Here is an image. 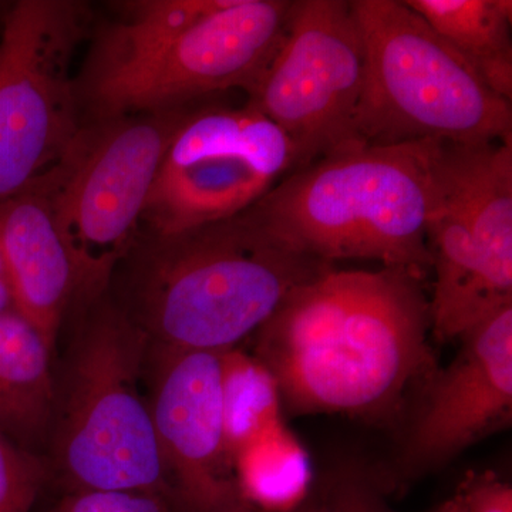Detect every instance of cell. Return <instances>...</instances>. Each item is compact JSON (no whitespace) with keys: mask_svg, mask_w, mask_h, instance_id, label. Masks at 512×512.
<instances>
[{"mask_svg":"<svg viewBox=\"0 0 512 512\" xmlns=\"http://www.w3.org/2000/svg\"><path fill=\"white\" fill-rule=\"evenodd\" d=\"M252 505L248 503H242L237 505V507L231 508V510L225 512H252Z\"/></svg>","mask_w":512,"mask_h":512,"instance_id":"cell-26","label":"cell"},{"mask_svg":"<svg viewBox=\"0 0 512 512\" xmlns=\"http://www.w3.org/2000/svg\"><path fill=\"white\" fill-rule=\"evenodd\" d=\"M366 53L356 131L363 144L512 138L511 101L400 0H352Z\"/></svg>","mask_w":512,"mask_h":512,"instance_id":"cell-5","label":"cell"},{"mask_svg":"<svg viewBox=\"0 0 512 512\" xmlns=\"http://www.w3.org/2000/svg\"><path fill=\"white\" fill-rule=\"evenodd\" d=\"M191 107L83 124L33 183L72 256L77 291L100 295L130 252L165 151Z\"/></svg>","mask_w":512,"mask_h":512,"instance_id":"cell-6","label":"cell"},{"mask_svg":"<svg viewBox=\"0 0 512 512\" xmlns=\"http://www.w3.org/2000/svg\"><path fill=\"white\" fill-rule=\"evenodd\" d=\"M289 0H141L119 5L77 76L94 120L167 113L249 93L274 56Z\"/></svg>","mask_w":512,"mask_h":512,"instance_id":"cell-2","label":"cell"},{"mask_svg":"<svg viewBox=\"0 0 512 512\" xmlns=\"http://www.w3.org/2000/svg\"><path fill=\"white\" fill-rule=\"evenodd\" d=\"M221 399L225 451L235 454L259 434L282 423V400L272 373L256 357L237 349L222 352Z\"/></svg>","mask_w":512,"mask_h":512,"instance_id":"cell-18","label":"cell"},{"mask_svg":"<svg viewBox=\"0 0 512 512\" xmlns=\"http://www.w3.org/2000/svg\"><path fill=\"white\" fill-rule=\"evenodd\" d=\"M315 512H397L383 481L359 466L336 468L312 485Z\"/></svg>","mask_w":512,"mask_h":512,"instance_id":"cell-19","label":"cell"},{"mask_svg":"<svg viewBox=\"0 0 512 512\" xmlns=\"http://www.w3.org/2000/svg\"><path fill=\"white\" fill-rule=\"evenodd\" d=\"M8 313L18 312L15 308V299H13L12 285H10L5 259L0 252V315H8Z\"/></svg>","mask_w":512,"mask_h":512,"instance_id":"cell-23","label":"cell"},{"mask_svg":"<svg viewBox=\"0 0 512 512\" xmlns=\"http://www.w3.org/2000/svg\"><path fill=\"white\" fill-rule=\"evenodd\" d=\"M437 512H467L460 495H454L451 500L446 501Z\"/></svg>","mask_w":512,"mask_h":512,"instance_id":"cell-24","label":"cell"},{"mask_svg":"<svg viewBox=\"0 0 512 512\" xmlns=\"http://www.w3.org/2000/svg\"><path fill=\"white\" fill-rule=\"evenodd\" d=\"M467 512H512V487L491 471H471L458 488Z\"/></svg>","mask_w":512,"mask_h":512,"instance_id":"cell-22","label":"cell"},{"mask_svg":"<svg viewBox=\"0 0 512 512\" xmlns=\"http://www.w3.org/2000/svg\"><path fill=\"white\" fill-rule=\"evenodd\" d=\"M45 474L39 458L0 429V512H32Z\"/></svg>","mask_w":512,"mask_h":512,"instance_id":"cell-20","label":"cell"},{"mask_svg":"<svg viewBox=\"0 0 512 512\" xmlns=\"http://www.w3.org/2000/svg\"><path fill=\"white\" fill-rule=\"evenodd\" d=\"M504 99L512 100L510 0H406Z\"/></svg>","mask_w":512,"mask_h":512,"instance_id":"cell-15","label":"cell"},{"mask_svg":"<svg viewBox=\"0 0 512 512\" xmlns=\"http://www.w3.org/2000/svg\"><path fill=\"white\" fill-rule=\"evenodd\" d=\"M147 342L136 322L113 309L100 312L79 339L57 436L73 490L147 491L180 501L140 394Z\"/></svg>","mask_w":512,"mask_h":512,"instance_id":"cell-8","label":"cell"},{"mask_svg":"<svg viewBox=\"0 0 512 512\" xmlns=\"http://www.w3.org/2000/svg\"><path fill=\"white\" fill-rule=\"evenodd\" d=\"M296 167L284 131L252 104L187 111L165 151L143 221L153 237L237 217Z\"/></svg>","mask_w":512,"mask_h":512,"instance_id":"cell-10","label":"cell"},{"mask_svg":"<svg viewBox=\"0 0 512 512\" xmlns=\"http://www.w3.org/2000/svg\"><path fill=\"white\" fill-rule=\"evenodd\" d=\"M52 349L18 313L0 315V429L13 440L35 439L55 404Z\"/></svg>","mask_w":512,"mask_h":512,"instance_id":"cell-16","label":"cell"},{"mask_svg":"<svg viewBox=\"0 0 512 512\" xmlns=\"http://www.w3.org/2000/svg\"><path fill=\"white\" fill-rule=\"evenodd\" d=\"M365 79V43L350 2L295 0L248 103L284 131L299 170L363 144L356 124Z\"/></svg>","mask_w":512,"mask_h":512,"instance_id":"cell-11","label":"cell"},{"mask_svg":"<svg viewBox=\"0 0 512 512\" xmlns=\"http://www.w3.org/2000/svg\"><path fill=\"white\" fill-rule=\"evenodd\" d=\"M175 505H180L184 510L180 501L164 494L128 490H72L52 512H173Z\"/></svg>","mask_w":512,"mask_h":512,"instance_id":"cell-21","label":"cell"},{"mask_svg":"<svg viewBox=\"0 0 512 512\" xmlns=\"http://www.w3.org/2000/svg\"><path fill=\"white\" fill-rule=\"evenodd\" d=\"M234 477L241 497L264 512L298 507L313 485L308 453L284 421L235 454Z\"/></svg>","mask_w":512,"mask_h":512,"instance_id":"cell-17","label":"cell"},{"mask_svg":"<svg viewBox=\"0 0 512 512\" xmlns=\"http://www.w3.org/2000/svg\"><path fill=\"white\" fill-rule=\"evenodd\" d=\"M427 241L437 339H458L512 305V138L437 143Z\"/></svg>","mask_w":512,"mask_h":512,"instance_id":"cell-7","label":"cell"},{"mask_svg":"<svg viewBox=\"0 0 512 512\" xmlns=\"http://www.w3.org/2000/svg\"><path fill=\"white\" fill-rule=\"evenodd\" d=\"M0 252L22 316L53 350L76 271L45 195L30 184L0 201Z\"/></svg>","mask_w":512,"mask_h":512,"instance_id":"cell-14","label":"cell"},{"mask_svg":"<svg viewBox=\"0 0 512 512\" xmlns=\"http://www.w3.org/2000/svg\"><path fill=\"white\" fill-rule=\"evenodd\" d=\"M451 365L437 376L407 441L404 463L427 470L510 424L512 305L468 329Z\"/></svg>","mask_w":512,"mask_h":512,"instance_id":"cell-13","label":"cell"},{"mask_svg":"<svg viewBox=\"0 0 512 512\" xmlns=\"http://www.w3.org/2000/svg\"><path fill=\"white\" fill-rule=\"evenodd\" d=\"M437 143L342 148L286 175L244 214L309 258L367 259L424 279Z\"/></svg>","mask_w":512,"mask_h":512,"instance_id":"cell-3","label":"cell"},{"mask_svg":"<svg viewBox=\"0 0 512 512\" xmlns=\"http://www.w3.org/2000/svg\"><path fill=\"white\" fill-rule=\"evenodd\" d=\"M90 28L87 5L69 0H20L3 16L0 201L46 174L82 130L72 67Z\"/></svg>","mask_w":512,"mask_h":512,"instance_id":"cell-9","label":"cell"},{"mask_svg":"<svg viewBox=\"0 0 512 512\" xmlns=\"http://www.w3.org/2000/svg\"><path fill=\"white\" fill-rule=\"evenodd\" d=\"M400 268H330L282 302L256 332V359L289 413L383 416L429 375L430 302Z\"/></svg>","mask_w":512,"mask_h":512,"instance_id":"cell-1","label":"cell"},{"mask_svg":"<svg viewBox=\"0 0 512 512\" xmlns=\"http://www.w3.org/2000/svg\"><path fill=\"white\" fill-rule=\"evenodd\" d=\"M330 268L285 247L244 212L153 237L136 284V323L160 350L225 352Z\"/></svg>","mask_w":512,"mask_h":512,"instance_id":"cell-4","label":"cell"},{"mask_svg":"<svg viewBox=\"0 0 512 512\" xmlns=\"http://www.w3.org/2000/svg\"><path fill=\"white\" fill-rule=\"evenodd\" d=\"M285 512H315V498H313L312 488L311 491H309V494L306 495L305 500H303L298 507Z\"/></svg>","mask_w":512,"mask_h":512,"instance_id":"cell-25","label":"cell"},{"mask_svg":"<svg viewBox=\"0 0 512 512\" xmlns=\"http://www.w3.org/2000/svg\"><path fill=\"white\" fill-rule=\"evenodd\" d=\"M160 352L151 416L184 510L225 512L247 503L225 451L222 352Z\"/></svg>","mask_w":512,"mask_h":512,"instance_id":"cell-12","label":"cell"}]
</instances>
